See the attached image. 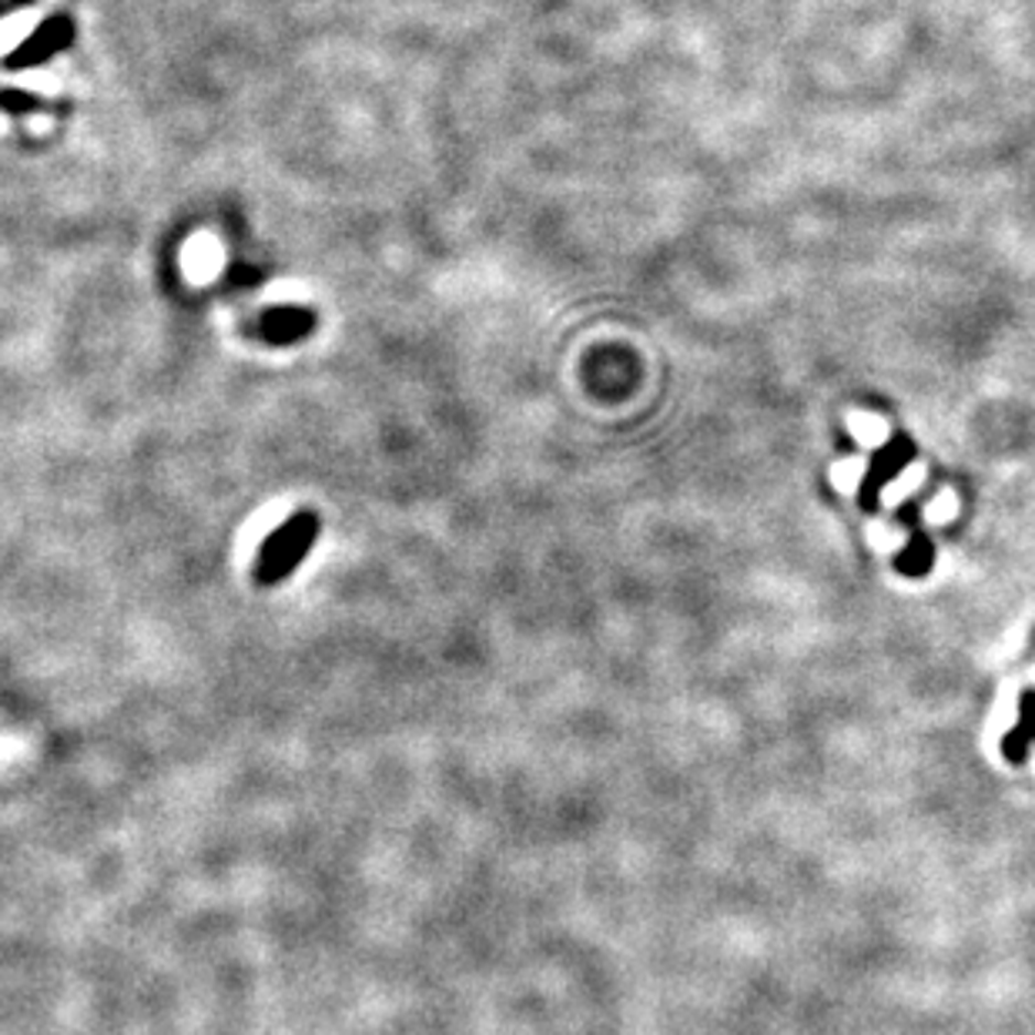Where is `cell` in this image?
Returning a JSON list of instances; mask_svg holds the SVG:
<instances>
[{"instance_id": "cell-3", "label": "cell", "mask_w": 1035, "mask_h": 1035, "mask_svg": "<svg viewBox=\"0 0 1035 1035\" xmlns=\"http://www.w3.org/2000/svg\"><path fill=\"white\" fill-rule=\"evenodd\" d=\"M908 460V446L905 443H895V450H888L878 463H875V470H872V479L875 483H882V479H888L902 463Z\"/></svg>"}, {"instance_id": "cell-1", "label": "cell", "mask_w": 1035, "mask_h": 1035, "mask_svg": "<svg viewBox=\"0 0 1035 1035\" xmlns=\"http://www.w3.org/2000/svg\"><path fill=\"white\" fill-rule=\"evenodd\" d=\"M315 530H319V524H315L312 513H299V516H292L289 524H282L272 533V540L262 547V560H258V580L269 583V580L285 576L292 567H299V560L305 557V550L315 540Z\"/></svg>"}, {"instance_id": "cell-2", "label": "cell", "mask_w": 1035, "mask_h": 1035, "mask_svg": "<svg viewBox=\"0 0 1035 1035\" xmlns=\"http://www.w3.org/2000/svg\"><path fill=\"white\" fill-rule=\"evenodd\" d=\"M71 41V24L64 18L57 21H44L18 51L8 54V67L18 71V67H34V64H44L47 57H54L64 44Z\"/></svg>"}]
</instances>
